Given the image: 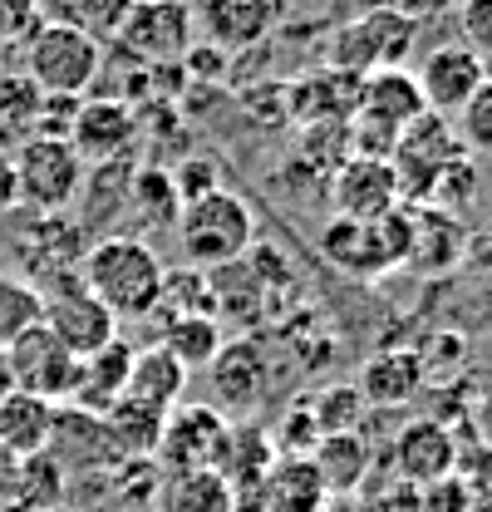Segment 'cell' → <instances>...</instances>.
<instances>
[{"label":"cell","mask_w":492,"mask_h":512,"mask_svg":"<svg viewBox=\"0 0 492 512\" xmlns=\"http://www.w3.org/2000/svg\"><path fill=\"white\" fill-rule=\"evenodd\" d=\"M227 414L212 409V404H178L168 419H163V434L153 448V463L168 468V473H192V468H217V453L227 439Z\"/></svg>","instance_id":"9c48e42d"},{"label":"cell","mask_w":492,"mask_h":512,"mask_svg":"<svg viewBox=\"0 0 492 512\" xmlns=\"http://www.w3.org/2000/svg\"><path fill=\"white\" fill-rule=\"evenodd\" d=\"M45 25V0H0V50L25 45Z\"/></svg>","instance_id":"f35d334b"},{"label":"cell","mask_w":492,"mask_h":512,"mask_svg":"<svg viewBox=\"0 0 492 512\" xmlns=\"http://www.w3.org/2000/svg\"><path fill=\"white\" fill-rule=\"evenodd\" d=\"M158 503L163 512H232V488L217 468H192V473H168Z\"/></svg>","instance_id":"1f68e13d"},{"label":"cell","mask_w":492,"mask_h":512,"mask_svg":"<svg viewBox=\"0 0 492 512\" xmlns=\"http://www.w3.org/2000/svg\"><path fill=\"white\" fill-rule=\"evenodd\" d=\"M60 512H64V508H60Z\"/></svg>","instance_id":"c3c4849f"},{"label":"cell","mask_w":492,"mask_h":512,"mask_svg":"<svg viewBox=\"0 0 492 512\" xmlns=\"http://www.w3.org/2000/svg\"><path fill=\"white\" fill-rule=\"evenodd\" d=\"M453 15H458V45H468V50H478L488 60L492 55V0H458Z\"/></svg>","instance_id":"ab89813d"},{"label":"cell","mask_w":492,"mask_h":512,"mask_svg":"<svg viewBox=\"0 0 492 512\" xmlns=\"http://www.w3.org/2000/svg\"><path fill=\"white\" fill-rule=\"evenodd\" d=\"M163 325H158V345L168 355H178L187 370H207L212 355L227 345L222 335V320L207 316V311H158Z\"/></svg>","instance_id":"484cf974"},{"label":"cell","mask_w":492,"mask_h":512,"mask_svg":"<svg viewBox=\"0 0 492 512\" xmlns=\"http://www.w3.org/2000/svg\"><path fill=\"white\" fill-rule=\"evenodd\" d=\"M99 419H104V429H109V439H114V448H119L123 458H153L168 414L153 409V404H143V399H133V394H123L119 404L109 414H99Z\"/></svg>","instance_id":"f1b7e54d"},{"label":"cell","mask_w":492,"mask_h":512,"mask_svg":"<svg viewBox=\"0 0 492 512\" xmlns=\"http://www.w3.org/2000/svg\"><path fill=\"white\" fill-rule=\"evenodd\" d=\"M99 64H104V40H94L89 30L60 15L25 40V74L35 79L40 94H74V99L89 94Z\"/></svg>","instance_id":"3957f363"},{"label":"cell","mask_w":492,"mask_h":512,"mask_svg":"<svg viewBox=\"0 0 492 512\" xmlns=\"http://www.w3.org/2000/svg\"><path fill=\"white\" fill-rule=\"evenodd\" d=\"M0 69H5V64H0Z\"/></svg>","instance_id":"bcb514c9"},{"label":"cell","mask_w":492,"mask_h":512,"mask_svg":"<svg viewBox=\"0 0 492 512\" xmlns=\"http://www.w3.org/2000/svg\"><path fill=\"white\" fill-rule=\"evenodd\" d=\"M173 183H178V197L192 202V197H202V192L222 188V168H217L212 158H187L183 168L173 173Z\"/></svg>","instance_id":"60d3db41"},{"label":"cell","mask_w":492,"mask_h":512,"mask_svg":"<svg viewBox=\"0 0 492 512\" xmlns=\"http://www.w3.org/2000/svg\"><path fill=\"white\" fill-rule=\"evenodd\" d=\"M394 468L409 488H429L458 468V444L443 419H414L394 434Z\"/></svg>","instance_id":"2e32d148"},{"label":"cell","mask_w":492,"mask_h":512,"mask_svg":"<svg viewBox=\"0 0 492 512\" xmlns=\"http://www.w3.org/2000/svg\"><path fill=\"white\" fill-rule=\"evenodd\" d=\"M350 512H355V508H350Z\"/></svg>","instance_id":"7dc6e473"},{"label":"cell","mask_w":492,"mask_h":512,"mask_svg":"<svg viewBox=\"0 0 492 512\" xmlns=\"http://www.w3.org/2000/svg\"><path fill=\"white\" fill-rule=\"evenodd\" d=\"M128 202L153 222V227H173L178 212H183V197L168 168L158 163H133V183H128Z\"/></svg>","instance_id":"d6a6232c"},{"label":"cell","mask_w":492,"mask_h":512,"mask_svg":"<svg viewBox=\"0 0 492 512\" xmlns=\"http://www.w3.org/2000/svg\"><path fill=\"white\" fill-rule=\"evenodd\" d=\"M207 380H212V409H251L261 394H266V360L251 340H227L212 365H207Z\"/></svg>","instance_id":"d6986e66"},{"label":"cell","mask_w":492,"mask_h":512,"mask_svg":"<svg viewBox=\"0 0 492 512\" xmlns=\"http://www.w3.org/2000/svg\"><path fill=\"white\" fill-rule=\"evenodd\" d=\"M463 153V143H458V133H453V119H443V114H419L414 124L399 133V143H394V153H389V163H394V173H399V192L409 197V202H429L433 183H438V173L453 163Z\"/></svg>","instance_id":"ba28073f"},{"label":"cell","mask_w":492,"mask_h":512,"mask_svg":"<svg viewBox=\"0 0 492 512\" xmlns=\"http://www.w3.org/2000/svg\"><path fill=\"white\" fill-rule=\"evenodd\" d=\"M414 79H419V94H424V104H429L433 114L453 119L478 94V84L488 79V60L478 50H468V45L453 40V45L429 50V60L414 69Z\"/></svg>","instance_id":"7c38bea8"},{"label":"cell","mask_w":492,"mask_h":512,"mask_svg":"<svg viewBox=\"0 0 492 512\" xmlns=\"http://www.w3.org/2000/svg\"><path fill=\"white\" fill-rule=\"evenodd\" d=\"M310 463L320 473V483L330 488V498H345L365 483L369 473V444L360 439V429L350 434H320L315 448H310Z\"/></svg>","instance_id":"83f0119b"},{"label":"cell","mask_w":492,"mask_h":512,"mask_svg":"<svg viewBox=\"0 0 492 512\" xmlns=\"http://www.w3.org/2000/svg\"><path fill=\"white\" fill-rule=\"evenodd\" d=\"M463 261H473V266L492 271V227H488V232H478V237L468 232V256H463Z\"/></svg>","instance_id":"ee69618b"},{"label":"cell","mask_w":492,"mask_h":512,"mask_svg":"<svg viewBox=\"0 0 492 512\" xmlns=\"http://www.w3.org/2000/svg\"><path fill=\"white\" fill-rule=\"evenodd\" d=\"M15 468H20V458L0 444V508H5V498H10V488H15Z\"/></svg>","instance_id":"f6af8a7d"},{"label":"cell","mask_w":492,"mask_h":512,"mask_svg":"<svg viewBox=\"0 0 492 512\" xmlns=\"http://www.w3.org/2000/svg\"><path fill=\"white\" fill-rule=\"evenodd\" d=\"M424 360H419V350H379V355H369L365 370H360V394H365V404H409L419 389H424Z\"/></svg>","instance_id":"d4e9b609"},{"label":"cell","mask_w":492,"mask_h":512,"mask_svg":"<svg viewBox=\"0 0 492 512\" xmlns=\"http://www.w3.org/2000/svg\"><path fill=\"white\" fill-rule=\"evenodd\" d=\"M369 227H374V242H379V256H384L389 271L409 266V256H414V212H409L404 202H399L394 212L374 217Z\"/></svg>","instance_id":"74e56055"},{"label":"cell","mask_w":492,"mask_h":512,"mask_svg":"<svg viewBox=\"0 0 492 512\" xmlns=\"http://www.w3.org/2000/svg\"><path fill=\"white\" fill-rule=\"evenodd\" d=\"M64 498H69V468L45 448V453L20 458L15 488H10V498H5L0 512H60Z\"/></svg>","instance_id":"cb8c5ba5"},{"label":"cell","mask_w":492,"mask_h":512,"mask_svg":"<svg viewBox=\"0 0 492 512\" xmlns=\"http://www.w3.org/2000/svg\"><path fill=\"white\" fill-rule=\"evenodd\" d=\"M138 109L123 104V99H89L79 104L74 128H69V143L84 163H109V158H128L133 143H138Z\"/></svg>","instance_id":"5bb4252c"},{"label":"cell","mask_w":492,"mask_h":512,"mask_svg":"<svg viewBox=\"0 0 492 512\" xmlns=\"http://www.w3.org/2000/svg\"><path fill=\"white\" fill-rule=\"evenodd\" d=\"M463 256H468V227H463L453 212L424 202V207L414 212V256H409V266L443 276V271H453Z\"/></svg>","instance_id":"7402d4cb"},{"label":"cell","mask_w":492,"mask_h":512,"mask_svg":"<svg viewBox=\"0 0 492 512\" xmlns=\"http://www.w3.org/2000/svg\"><path fill=\"white\" fill-rule=\"evenodd\" d=\"M453 133L463 143V153H478V158H492V74L478 84V94L453 114Z\"/></svg>","instance_id":"e575fe53"},{"label":"cell","mask_w":492,"mask_h":512,"mask_svg":"<svg viewBox=\"0 0 492 512\" xmlns=\"http://www.w3.org/2000/svg\"><path fill=\"white\" fill-rule=\"evenodd\" d=\"M384 5H394V10L409 15V20H438V15H448L458 0H384Z\"/></svg>","instance_id":"b9f144b4"},{"label":"cell","mask_w":492,"mask_h":512,"mask_svg":"<svg viewBox=\"0 0 492 512\" xmlns=\"http://www.w3.org/2000/svg\"><path fill=\"white\" fill-rule=\"evenodd\" d=\"M20 202V188H15V163H10V153L0 148V212H10Z\"/></svg>","instance_id":"7bdbcfd3"},{"label":"cell","mask_w":492,"mask_h":512,"mask_svg":"<svg viewBox=\"0 0 492 512\" xmlns=\"http://www.w3.org/2000/svg\"><path fill=\"white\" fill-rule=\"evenodd\" d=\"M414 30L419 20L399 15L394 5H374L365 10L355 25H345L330 50H325V64L330 69H345V74H374V69H389V64H404L409 50H414Z\"/></svg>","instance_id":"8992f818"},{"label":"cell","mask_w":492,"mask_h":512,"mask_svg":"<svg viewBox=\"0 0 492 512\" xmlns=\"http://www.w3.org/2000/svg\"><path fill=\"white\" fill-rule=\"evenodd\" d=\"M187 375L192 370H187L178 355H168L163 345H148V350H133L128 394L143 399V404H153V409H163V414H173L187 394Z\"/></svg>","instance_id":"4316f807"},{"label":"cell","mask_w":492,"mask_h":512,"mask_svg":"<svg viewBox=\"0 0 492 512\" xmlns=\"http://www.w3.org/2000/svg\"><path fill=\"white\" fill-rule=\"evenodd\" d=\"M178 242L192 266L212 271V266H227V261H242L251 252V237H256V217L246 207L242 192L232 188H212L202 197L183 202L178 222H173Z\"/></svg>","instance_id":"7a4b0ae2"},{"label":"cell","mask_w":492,"mask_h":512,"mask_svg":"<svg viewBox=\"0 0 492 512\" xmlns=\"http://www.w3.org/2000/svg\"><path fill=\"white\" fill-rule=\"evenodd\" d=\"M84 291L99 296L119 320H148L163 301L168 266L143 237H99L84 252Z\"/></svg>","instance_id":"6da1fadb"},{"label":"cell","mask_w":492,"mask_h":512,"mask_svg":"<svg viewBox=\"0 0 492 512\" xmlns=\"http://www.w3.org/2000/svg\"><path fill=\"white\" fill-rule=\"evenodd\" d=\"M55 419H60V404L25 394V389H10V384L0 389V444L15 458L45 453L55 439Z\"/></svg>","instance_id":"ffe728a7"},{"label":"cell","mask_w":492,"mask_h":512,"mask_svg":"<svg viewBox=\"0 0 492 512\" xmlns=\"http://www.w3.org/2000/svg\"><path fill=\"white\" fill-rule=\"evenodd\" d=\"M330 488L320 483L310 453H286L261 483V512H325Z\"/></svg>","instance_id":"44dd1931"},{"label":"cell","mask_w":492,"mask_h":512,"mask_svg":"<svg viewBox=\"0 0 492 512\" xmlns=\"http://www.w3.org/2000/svg\"><path fill=\"white\" fill-rule=\"evenodd\" d=\"M360 84L365 74H345V69H320L296 84H286V114L301 124H350L360 109Z\"/></svg>","instance_id":"9a60e30c"},{"label":"cell","mask_w":492,"mask_h":512,"mask_svg":"<svg viewBox=\"0 0 492 512\" xmlns=\"http://www.w3.org/2000/svg\"><path fill=\"white\" fill-rule=\"evenodd\" d=\"M419 114H429V104H424V94H419V79H414L404 64H389V69H374V74H365L355 119L389 128V133H404V128L414 124Z\"/></svg>","instance_id":"e0dca14e"},{"label":"cell","mask_w":492,"mask_h":512,"mask_svg":"<svg viewBox=\"0 0 492 512\" xmlns=\"http://www.w3.org/2000/svg\"><path fill=\"white\" fill-rule=\"evenodd\" d=\"M138 0H60V20H74L79 30H89L94 40H114V30L123 25V15Z\"/></svg>","instance_id":"8d00e7d4"},{"label":"cell","mask_w":492,"mask_h":512,"mask_svg":"<svg viewBox=\"0 0 492 512\" xmlns=\"http://www.w3.org/2000/svg\"><path fill=\"white\" fill-rule=\"evenodd\" d=\"M281 20V0H192V25L222 55L256 50Z\"/></svg>","instance_id":"8fae6325"},{"label":"cell","mask_w":492,"mask_h":512,"mask_svg":"<svg viewBox=\"0 0 492 512\" xmlns=\"http://www.w3.org/2000/svg\"><path fill=\"white\" fill-rule=\"evenodd\" d=\"M399 202H404V192H399V173H394L389 158L350 153V158L330 173V207H335V217L374 222V217L394 212Z\"/></svg>","instance_id":"30bf717a"},{"label":"cell","mask_w":492,"mask_h":512,"mask_svg":"<svg viewBox=\"0 0 492 512\" xmlns=\"http://www.w3.org/2000/svg\"><path fill=\"white\" fill-rule=\"evenodd\" d=\"M360 409H365V394H360L355 384H330V389H320L315 404H310L320 434H350L355 419H360Z\"/></svg>","instance_id":"d590c367"},{"label":"cell","mask_w":492,"mask_h":512,"mask_svg":"<svg viewBox=\"0 0 492 512\" xmlns=\"http://www.w3.org/2000/svg\"><path fill=\"white\" fill-rule=\"evenodd\" d=\"M0 370H5V384H10V389L40 394V399H50V404H69L74 380H79V355L40 320V325H30L20 340H10V345L0 350Z\"/></svg>","instance_id":"5b68a950"},{"label":"cell","mask_w":492,"mask_h":512,"mask_svg":"<svg viewBox=\"0 0 492 512\" xmlns=\"http://www.w3.org/2000/svg\"><path fill=\"white\" fill-rule=\"evenodd\" d=\"M123 55L143 64H183V55L197 40V25H192V0H138L123 25L114 30Z\"/></svg>","instance_id":"52a82bcc"},{"label":"cell","mask_w":492,"mask_h":512,"mask_svg":"<svg viewBox=\"0 0 492 512\" xmlns=\"http://www.w3.org/2000/svg\"><path fill=\"white\" fill-rule=\"evenodd\" d=\"M128 375H133V345L114 335L109 345H99L94 355L79 360V380L69 394V409H84V414H109L128 394Z\"/></svg>","instance_id":"ac0fdd59"},{"label":"cell","mask_w":492,"mask_h":512,"mask_svg":"<svg viewBox=\"0 0 492 512\" xmlns=\"http://www.w3.org/2000/svg\"><path fill=\"white\" fill-rule=\"evenodd\" d=\"M10 163H15V188H20V202L35 207V212H64L74 197H79V183H84V158L74 153L69 138H25L20 148H10Z\"/></svg>","instance_id":"277c9868"},{"label":"cell","mask_w":492,"mask_h":512,"mask_svg":"<svg viewBox=\"0 0 492 512\" xmlns=\"http://www.w3.org/2000/svg\"><path fill=\"white\" fill-rule=\"evenodd\" d=\"M320 256L335 266V271H350L360 281H374V276H389L384 256H379V242H374V227L369 222H355V217H330L320 227Z\"/></svg>","instance_id":"603a6c76"},{"label":"cell","mask_w":492,"mask_h":512,"mask_svg":"<svg viewBox=\"0 0 492 512\" xmlns=\"http://www.w3.org/2000/svg\"><path fill=\"white\" fill-rule=\"evenodd\" d=\"M40 296H45V325L60 335L79 360L119 335V316L99 296H89L84 281L79 286H60V291H40Z\"/></svg>","instance_id":"4fadbf2b"},{"label":"cell","mask_w":492,"mask_h":512,"mask_svg":"<svg viewBox=\"0 0 492 512\" xmlns=\"http://www.w3.org/2000/svg\"><path fill=\"white\" fill-rule=\"evenodd\" d=\"M40 104L45 94L35 89L30 74H5L0 69V148H20L25 138H35V124H40Z\"/></svg>","instance_id":"4dcf8cb0"},{"label":"cell","mask_w":492,"mask_h":512,"mask_svg":"<svg viewBox=\"0 0 492 512\" xmlns=\"http://www.w3.org/2000/svg\"><path fill=\"white\" fill-rule=\"evenodd\" d=\"M40 320H45V296H40V286L0 271V350H5L10 340H20L30 325H40Z\"/></svg>","instance_id":"836d02e7"},{"label":"cell","mask_w":492,"mask_h":512,"mask_svg":"<svg viewBox=\"0 0 492 512\" xmlns=\"http://www.w3.org/2000/svg\"><path fill=\"white\" fill-rule=\"evenodd\" d=\"M207 286H212V316H227V320H242V325H251V320L261 316V276L242 261H227V266H212L207 271Z\"/></svg>","instance_id":"f546056e"}]
</instances>
